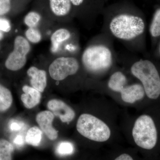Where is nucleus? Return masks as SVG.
I'll list each match as a JSON object with an SVG mask.
<instances>
[{"instance_id":"obj_12","label":"nucleus","mask_w":160,"mask_h":160,"mask_svg":"<svg viewBox=\"0 0 160 160\" xmlns=\"http://www.w3.org/2000/svg\"><path fill=\"white\" fill-rule=\"evenodd\" d=\"M22 90L24 93L21 95V98L26 108L32 109L39 104L42 94L38 90L26 85L23 86Z\"/></svg>"},{"instance_id":"obj_11","label":"nucleus","mask_w":160,"mask_h":160,"mask_svg":"<svg viewBox=\"0 0 160 160\" xmlns=\"http://www.w3.org/2000/svg\"><path fill=\"white\" fill-rule=\"evenodd\" d=\"M27 74L31 78L30 84L32 87L41 92H43L47 86L46 72L32 66L28 69Z\"/></svg>"},{"instance_id":"obj_24","label":"nucleus","mask_w":160,"mask_h":160,"mask_svg":"<svg viewBox=\"0 0 160 160\" xmlns=\"http://www.w3.org/2000/svg\"><path fill=\"white\" fill-rule=\"evenodd\" d=\"M22 125L17 122H13L11 123L10 126V129L12 131H18L22 129Z\"/></svg>"},{"instance_id":"obj_23","label":"nucleus","mask_w":160,"mask_h":160,"mask_svg":"<svg viewBox=\"0 0 160 160\" xmlns=\"http://www.w3.org/2000/svg\"><path fill=\"white\" fill-rule=\"evenodd\" d=\"M11 26L8 20L4 18H0V31L8 32L11 30Z\"/></svg>"},{"instance_id":"obj_10","label":"nucleus","mask_w":160,"mask_h":160,"mask_svg":"<svg viewBox=\"0 0 160 160\" xmlns=\"http://www.w3.org/2000/svg\"><path fill=\"white\" fill-rule=\"evenodd\" d=\"M54 118V114L48 110L41 112L36 117L37 122L40 128L51 141L57 139L58 137V131L52 125Z\"/></svg>"},{"instance_id":"obj_7","label":"nucleus","mask_w":160,"mask_h":160,"mask_svg":"<svg viewBox=\"0 0 160 160\" xmlns=\"http://www.w3.org/2000/svg\"><path fill=\"white\" fill-rule=\"evenodd\" d=\"M30 50L27 40L21 36L15 38L13 51L10 52L5 62V66L11 71H17L26 65V55Z\"/></svg>"},{"instance_id":"obj_22","label":"nucleus","mask_w":160,"mask_h":160,"mask_svg":"<svg viewBox=\"0 0 160 160\" xmlns=\"http://www.w3.org/2000/svg\"><path fill=\"white\" fill-rule=\"evenodd\" d=\"M11 9V0H0V16L8 13Z\"/></svg>"},{"instance_id":"obj_6","label":"nucleus","mask_w":160,"mask_h":160,"mask_svg":"<svg viewBox=\"0 0 160 160\" xmlns=\"http://www.w3.org/2000/svg\"><path fill=\"white\" fill-rule=\"evenodd\" d=\"M127 78L121 72H116L111 76L108 87L112 91L121 93L124 102L133 103L144 97L145 92L143 86L138 84L126 86Z\"/></svg>"},{"instance_id":"obj_17","label":"nucleus","mask_w":160,"mask_h":160,"mask_svg":"<svg viewBox=\"0 0 160 160\" xmlns=\"http://www.w3.org/2000/svg\"><path fill=\"white\" fill-rule=\"evenodd\" d=\"M13 150L11 143L4 139H0V160H12Z\"/></svg>"},{"instance_id":"obj_29","label":"nucleus","mask_w":160,"mask_h":160,"mask_svg":"<svg viewBox=\"0 0 160 160\" xmlns=\"http://www.w3.org/2000/svg\"></svg>"},{"instance_id":"obj_5","label":"nucleus","mask_w":160,"mask_h":160,"mask_svg":"<svg viewBox=\"0 0 160 160\" xmlns=\"http://www.w3.org/2000/svg\"><path fill=\"white\" fill-rule=\"evenodd\" d=\"M135 142L141 148L151 149L157 142L156 128L152 118L147 115H143L136 121L132 130Z\"/></svg>"},{"instance_id":"obj_19","label":"nucleus","mask_w":160,"mask_h":160,"mask_svg":"<svg viewBox=\"0 0 160 160\" xmlns=\"http://www.w3.org/2000/svg\"><path fill=\"white\" fill-rule=\"evenodd\" d=\"M150 32L153 37L160 36V9L156 12L150 26Z\"/></svg>"},{"instance_id":"obj_4","label":"nucleus","mask_w":160,"mask_h":160,"mask_svg":"<svg viewBox=\"0 0 160 160\" xmlns=\"http://www.w3.org/2000/svg\"><path fill=\"white\" fill-rule=\"evenodd\" d=\"M83 65L90 72L99 73L110 68L112 64V55L109 48L102 45L88 47L82 57Z\"/></svg>"},{"instance_id":"obj_1","label":"nucleus","mask_w":160,"mask_h":160,"mask_svg":"<svg viewBox=\"0 0 160 160\" xmlns=\"http://www.w3.org/2000/svg\"><path fill=\"white\" fill-rule=\"evenodd\" d=\"M131 71L142 82L148 98L156 99L159 97L160 77L153 63L148 60H141L132 65Z\"/></svg>"},{"instance_id":"obj_18","label":"nucleus","mask_w":160,"mask_h":160,"mask_svg":"<svg viewBox=\"0 0 160 160\" xmlns=\"http://www.w3.org/2000/svg\"><path fill=\"white\" fill-rule=\"evenodd\" d=\"M74 147L72 143L69 142H62L57 147L56 151L61 156L71 155L74 152Z\"/></svg>"},{"instance_id":"obj_13","label":"nucleus","mask_w":160,"mask_h":160,"mask_svg":"<svg viewBox=\"0 0 160 160\" xmlns=\"http://www.w3.org/2000/svg\"><path fill=\"white\" fill-rule=\"evenodd\" d=\"M49 2L52 11L58 16L66 15L70 11V0H49Z\"/></svg>"},{"instance_id":"obj_21","label":"nucleus","mask_w":160,"mask_h":160,"mask_svg":"<svg viewBox=\"0 0 160 160\" xmlns=\"http://www.w3.org/2000/svg\"><path fill=\"white\" fill-rule=\"evenodd\" d=\"M26 36L28 40L33 43L39 42L42 39L41 32L34 28H29L26 31Z\"/></svg>"},{"instance_id":"obj_16","label":"nucleus","mask_w":160,"mask_h":160,"mask_svg":"<svg viewBox=\"0 0 160 160\" xmlns=\"http://www.w3.org/2000/svg\"><path fill=\"white\" fill-rule=\"evenodd\" d=\"M42 132L38 127H31L26 133L25 138L26 142L33 146H38L42 140Z\"/></svg>"},{"instance_id":"obj_28","label":"nucleus","mask_w":160,"mask_h":160,"mask_svg":"<svg viewBox=\"0 0 160 160\" xmlns=\"http://www.w3.org/2000/svg\"><path fill=\"white\" fill-rule=\"evenodd\" d=\"M3 38V34L2 32L0 31V40H2Z\"/></svg>"},{"instance_id":"obj_27","label":"nucleus","mask_w":160,"mask_h":160,"mask_svg":"<svg viewBox=\"0 0 160 160\" xmlns=\"http://www.w3.org/2000/svg\"><path fill=\"white\" fill-rule=\"evenodd\" d=\"M71 3L76 6H78L82 3L84 0H70Z\"/></svg>"},{"instance_id":"obj_8","label":"nucleus","mask_w":160,"mask_h":160,"mask_svg":"<svg viewBox=\"0 0 160 160\" xmlns=\"http://www.w3.org/2000/svg\"><path fill=\"white\" fill-rule=\"evenodd\" d=\"M79 63L73 58L61 57L54 60L49 67L50 77L56 81L65 79L78 70Z\"/></svg>"},{"instance_id":"obj_26","label":"nucleus","mask_w":160,"mask_h":160,"mask_svg":"<svg viewBox=\"0 0 160 160\" xmlns=\"http://www.w3.org/2000/svg\"><path fill=\"white\" fill-rule=\"evenodd\" d=\"M14 144L17 146H21L23 145L24 143V140L22 137L21 135H18L15 138L14 141H13Z\"/></svg>"},{"instance_id":"obj_3","label":"nucleus","mask_w":160,"mask_h":160,"mask_svg":"<svg viewBox=\"0 0 160 160\" xmlns=\"http://www.w3.org/2000/svg\"><path fill=\"white\" fill-rule=\"evenodd\" d=\"M76 127L80 134L95 142H106L111 135L110 129L106 123L94 116L87 113L80 116Z\"/></svg>"},{"instance_id":"obj_20","label":"nucleus","mask_w":160,"mask_h":160,"mask_svg":"<svg viewBox=\"0 0 160 160\" xmlns=\"http://www.w3.org/2000/svg\"><path fill=\"white\" fill-rule=\"evenodd\" d=\"M41 20L39 14L34 12H29L24 19L25 24L29 28H34L37 26Z\"/></svg>"},{"instance_id":"obj_9","label":"nucleus","mask_w":160,"mask_h":160,"mask_svg":"<svg viewBox=\"0 0 160 160\" xmlns=\"http://www.w3.org/2000/svg\"><path fill=\"white\" fill-rule=\"evenodd\" d=\"M47 107L53 114L58 117L62 122H70L75 117L74 110L61 100H50L47 103Z\"/></svg>"},{"instance_id":"obj_14","label":"nucleus","mask_w":160,"mask_h":160,"mask_svg":"<svg viewBox=\"0 0 160 160\" xmlns=\"http://www.w3.org/2000/svg\"><path fill=\"white\" fill-rule=\"evenodd\" d=\"M70 32L66 29H61L55 32L51 38V50L52 52L58 51L60 44L70 37Z\"/></svg>"},{"instance_id":"obj_25","label":"nucleus","mask_w":160,"mask_h":160,"mask_svg":"<svg viewBox=\"0 0 160 160\" xmlns=\"http://www.w3.org/2000/svg\"><path fill=\"white\" fill-rule=\"evenodd\" d=\"M114 160H133V159L129 155L126 153H123L120 155Z\"/></svg>"},{"instance_id":"obj_2","label":"nucleus","mask_w":160,"mask_h":160,"mask_svg":"<svg viewBox=\"0 0 160 160\" xmlns=\"http://www.w3.org/2000/svg\"><path fill=\"white\" fill-rule=\"evenodd\" d=\"M145 25L139 17L120 14L112 20L109 28L112 33L120 39L129 41L137 37L144 32Z\"/></svg>"},{"instance_id":"obj_15","label":"nucleus","mask_w":160,"mask_h":160,"mask_svg":"<svg viewBox=\"0 0 160 160\" xmlns=\"http://www.w3.org/2000/svg\"><path fill=\"white\" fill-rule=\"evenodd\" d=\"M12 100L10 90L0 84V112L8 110L11 107Z\"/></svg>"}]
</instances>
